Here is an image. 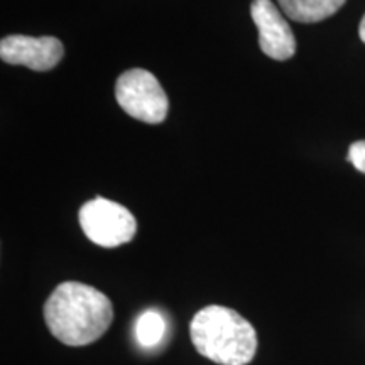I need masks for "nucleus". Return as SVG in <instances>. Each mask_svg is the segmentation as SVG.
Here are the masks:
<instances>
[{
  "instance_id": "nucleus-1",
  "label": "nucleus",
  "mask_w": 365,
  "mask_h": 365,
  "mask_svg": "<svg viewBox=\"0 0 365 365\" xmlns=\"http://www.w3.org/2000/svg\"><path fill=\"white\" fill-rule=\"evenodd\" d=\"M44 319L49 331L61 344L85 346L108 330L113 307L102 291L83 282L66 281L46 301Z\"/></svg>"
},
{
  "instance_id": "nucleus-2",
  "label": "nucleus",
  "mask_w": 365,
  "mask_h": 365,
  "mask_svg": "<svg viewBox=\"0 0 365 365\" xmlns=\"http://www.w3.org/2000/svg\"><path fill=\"white\" fill-rule=\"evenodd\" d=\"M190 335L203 357L220 365H247L257 352V333L235 309L212 304L191 319Z\"/></svg>"
},
{
  "instance_id": "nucleus-3",
  "label": "nucleus",
  "mask_w": 365,
  "mask_h": 365,
  "mask_svg": "<svg viewBox=\"0 0 365 365\" xmlns=\"http://www.w3.org/2000/svg\"><path fill=\"white\" fill-rule=\"evenodd\" d=\"M115 98L122 110L145 124H161L170 108L159 80L143 68H134L118 76Z\"/></svg>"
},
{
  "instance_id": "nucleus-4",
  "label": "nucleus",
  "mask_w": 365,
  "mask_h": 365,
  "mask_svg": "<svg viewBox=\"0 0 365 365\" xmlns=\"http://www.w3.org/2000/svg\"><path fill=\"white\" fill-rule=\"evenodd\" d=\"M83 234L100 247H118L134 239L137 222L120 203L97 196L86 202L78 213Z\"/></svg>"
},
{
  "instance_id": "nucleus-5",
  "label": "nucleus",
  "mask_w": 365,
  "mask_h": 365,
  "mask_svg": "<svg viewBox=\"0 0 365 365\" xmlns=\"http://www.w3.org/2000/svg\"><path fill=\"white\" fill-rule=\"evenodd\" d=\"M65 56V46L53 36L31 38L14 34L0 41V58L7 65L27 66L34 71H49Z\"/></svg>"
},
{
  "instance_id": "nucleus-6",
  "label": "nucleus",
  "mask_w": 365,
  "mask_h": 365,
  "mask_svg": "<svg viewBox=\"0 0 365 365\" xmlns=\"http://www.w3.org/2000/svg\"><path fill=\"white\" fill-rule=\"evenodd\" d=\"M250 16L259 31V46L266 56L286 61L296 53V39L289 24L272 0H254Z\"/></svg>"
},
{
  "instance_id": "nucleus-7",
  "label": "nucleus",
  "mask_w": 365,
  "mask_h": 365,
  "mask_svg": "<svg viewBox=\"0 0 365 365\" xmlns=\"http://www.w3.org/2000/svg\"><path fill=\"white\" fill-rule=\"evenodd\" d=\"M277 2L291 21L313 24L339 12L346 0H277Z\"/></svg>"
},
{
  "instance_id": "nucleus-8",
  "label": "nucleus",
  "mask_w": 365,
  "mask_h": 365,
  "mask_svg": "<svg viewBox=\"0 0 365 365\" xmlns=\"http://www.w3.org/2000/svg\"><path fill=\"white\" fill-rule=\"evenodd\" d=\"M164 330H166V325H164V319L161 314L154 309H149V312L143 313L137 319L135 325V335L137 341H139L143 346H154L161 341Z\"/></svg>"
},
{
  "instance_id": "nucleus-9",
  "label": "nucleus",
  "mask_w": 365,
  "mask_h": 365,
  "mask_svg": "<svg viewBox=\"0 0 365 365\" xmlns=\"http://www.w3.org/2000/svg\"><path fill=\"white\" fill-rule=\"evenodd\" d=\"M349 159L352 163V166L355 170L364 173L365 175V140H357L350 145L349 149Z\"/></svg>"
},
{
  "instance_id": "nucleus-10",
  "label": "nucleus",
  "mask_w": 365,
  "mask_h": 365,
  "mask_svg": "<svg viewBox=\"0 0 365 365\" xmlns=\"http://www.w3.org/2000/svg\"><path fill=\"white\" fill-rule=\"evenodd\" d=\"M359 34H360V39L365 43V16L362 17V21H360V26H359Z\"/></svg>"
}]
</instances>
